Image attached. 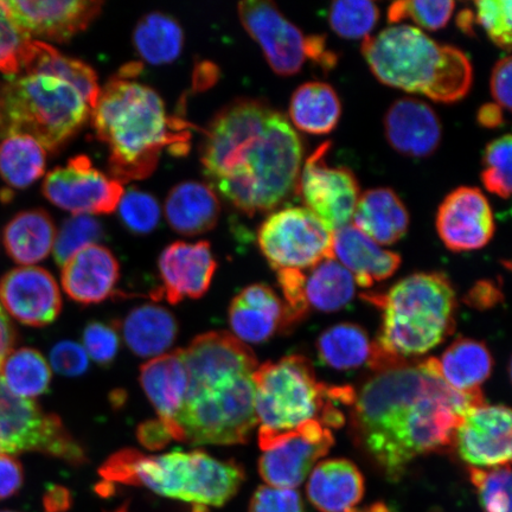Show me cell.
<instances>
[{"instance_id":"obj_6","label":"cell","mask_w":512,"mask_h":512,"mask_svg":"<svg viewBox=\"0 0 512 512\" xmlns=\"http://www.w3.org/2000/svg\"><path fill=\"white\" fill-rule=\"evenodd\" d=\"M108 483L144 486L155 494L196 505L198 509L223 507L246 480L234 460H220L203 451H174L163 456L124 448L100 467Z\"/></svg>"},{"instance_id":"obj_39","label":"cell","mask_w":512,"mask_h":512,"mask_svg":"<svg viewBox=\"0 0 512 512\" xmlns=\"http://www.w3.org/2000/svg\"><path fill=\"white\" fill-rule=\"evenodd\" d=\"M0 379L19 398L34 400L48 392L51 370L40 351L21 348L11 351L0 367Z\"/></svg>"},{"instance_id":"obj_37","label":"cell","mask_w":512,"mask_h":512,"mask_svg":"<svg viewBox=\"0 0 512 512\" xmlns=\"http://www.w3.org/2000/svg\"><path fill=\"white\" fill-rule=\"evenodd\" d=\"M47 151L36 139L14 134L0 142V177L12 189L30 187L46 171Z\"/></svg>"},{"instance_id":"obj_1","label":"cell","mask_w":512,"mask_h":512,"mask_svg":"<svg viewBox=\"0 0 512 512\" xmlns=\"http://www.w3.org/2000/svg\"><path fill=\"white\" fill-rule=\"evenodd\" d=\"M351 406V432L370 462L399 480L416 458L452 452L464 415L485 402L482 390L459 393L441 379L435 358L376 357Z\"/></svg>"},{"instance_id":"obj_19","label":"cell","mask_w":512,"mask_h":512,"mask_svg":"<svg viewBox=\"0 0 512 512\" xmlns=\"http://www.w3.org/2000/svg\"><path fill=\"white\" fill-rule=\"evenodd\" d=\"M4 4L18 27L29 37L60 43L85 31L104 6L94 0H6Z\"/></svg>"},{"instance_id":"obj_7","label":"cell","mask_w":512,"mask_h":512,"mask_svg":"<svg viewBox=\"0 0 512 512\" xmlns=\"http://www.w3.org/2000/svg\"><path fill=\"white\" fill-rule=\"evenodd\" d=\"M366 299L382 311L375 345L390 357L416 360L456 328L457 294L444 273H415Z\"/></svg>"},{"instance_id":"obj_3","label":"cell","mask_w":512,"mask_h":512,"mask_svg":"<svg viewBox=\"0 0 512 512\" xmlns=\"http://www.w3.org/2000/svg\"><path fill=\"white\" fill-rule=\"evenodd\" d=\"M126 67L101 89L91 112L96 138L110 149V172L120 183L149 177L166 147L182 155L189 132L171 118L159 94L133 80Z\"/></svg>"},{"instance_id":"obj_57","label":"cell","mask_w":512,"mask_h":512,"mask_svg":"<svg viewBox=\"0 0 512 512\" xmlns=\"http://www.w3.org/2000/svg\"><path fill=\"white\" fill-rule=\"evenodd\" d=\"M458 27L464 34L473 35V24H475V12L464 10L458 16Z\"/></svg>"},{"instance_id":"obj_42","label":"cell","mask_w":512,"mask_h":512,"mask_svg":"<svg viewBox=\"0 0 512 512\" xmlns=\"http://www.w3.org/2000/svg\"><path fill=\"white\" fill-rule=\"evenodd\" d=\"M104 230L101 223L89 215H74L64 221L56 232L54 243V258L57 264L63 266L64 262L72 258L80 249L96 245Z\"/></svg>"},{"instance_id":"obj_17","label":"cell","mask_w":512,"mask_h":512,"mask_svg":"<svg viewBox=\"0 0 512 512\" xmlns=\"http://www.w3.org/2000/svg\"><path fill=\"white\" fill-rule=\"evenodd\" d=\"M437 230L452 252L477 251L494 238L496 224L488 198L478 188L453 190L440 204Z\"/></svg>"},{"instance_id":"obj_49","label":"cell","mask_w":512,"mask_h":512,"mask_svg":"<svg viewBox=\"0 0 512 512\" xmlns=\"http://www.w3.org/2000/svg\"><path fill=\"white\" fill-rule=\"evenodd\" d=\"M248 512H305V509L297 490L264 485L254 492Z\"/></svg>"},{"instance_id":"obj_30","label":"cell","mask_w":512,"mask_h":512,"mask_svg":"<svg viewBox=\"0 0 512 512\" xmlns=\"http://www.w3.org/2000/svg\"><path fill=\"white\" fill-rule=\"evenodd\" d=\"M19 74L48 75L69 82L86 99L91 112L101 91L98 76L92 67L63 55L42 41L30 40L25 44Z\"/></svg>"},{"instance_id":"obj_35","label":"cell","mask_w":512,"mask_h":512,"mask_svg":"<svg viewBox=\"0 0 512 512\" xmlns=\"http://www.w3.org/2000/svg\"><path fill=\"white\" fill-rule=\"evenodd\" d=\"M355 292L354 277L336 259H325L304 271L303 294L309 312L342 310L354 298Z\"/></svg>"},{"instance_id":"obj_31","label":"cell","mask_w":512,"mask_h":512,"mask_svg":"<svg viewBox=\"0 0 512 512\" xmlns=\"http://www.w3.org/2000/svg\"><path fill=\"white\" fill-rule=\"evenodd\" d=\"M120 328L128 348L139 357H159L176 342L178 323L163 306L145 304L134 307Z\"/></svg>"},{"instance_id":"obj_29","label":"cell","mask_w":512,"mask_h":512,"mask_svg":"<svg viewBox=\"0 0 512 512\" xmlns=\"http://www.w3.org/2000/svg\"><path fill=\"white\" fill-rule=\"evenodd\" d=\"M356 227L377 245L389 246L400 241L409 227L408 210L389 188L371 189L358 198L354 216Z\"/></svg>"},{"instance_id":"obj_55","label":"cell","mask_w":512,"mask_h":512,"mask_svg":"<svg viewBox=\"0 0 512 512\" xmlns=\"http://www.w3.org/2000/svg\"><path fill=\"white\" fill-rule=\"evenodd\" d=\"M43 505L46 512H63L69 509L72 505V495L70 492L63 488V486L55 485L47 491L44 495Z\"/></svg>"},{"instance_id":"obj_43","label":"cell","mask_w":512,"mask_h":512,"mask_svg":"<svg viewBox=\"0 0 512 512\" xmlns=\"http://www.w3.org/2000/svg\"><path fill=\"white\" fill-rule=\"evenodd\" d=\"M454 8H456V3L452 0L396 2L388 9V21L394 24L405 21V19H412L421 29L437 31L445 28L450 22Z\"/></svg>"},{"instance_id":"obj_33","label":"cell","mask_w":512,"mask_h":512,"mask_svg":"<svg viewBox=\"0 0 512 512\" xmlns=\"http://www.w3.org/2000/svg\"><path fill=\"white\" fill-rule=\"evenodd\" d=\"M435 360L441 379L459 393L480 392L494 367L489 348L470 338L457 339Z\"/></svg>"},{"instance_id":"obj_16","label":"cell","mask_w":512,"mask_h":512,"mask_svg":"<svg viewBox=\"0 0 512 512\" xmlns=\"http://www.w3.org/2000/svg\"><path fill=\"white\" fill-rule=\"evenodd\" d=\"M511 411L486 402L464 415L453 440V450L469 467L489 469L510 464Z\"/></svg>"},{"instance_id":"obj_26","label":"cell","mask_w":512,"mask_h":512,"mask_svg":"<svg viewBox=\"0 0 512 512\" xmlns=\"http://www.w3.org/2000/svg\"><path fill=\"white\" fill-rule=\"evenodd\" d=\"M366 492V480L348 459L318 463L309 475L306 496L319 512H351Z\"/></svg>"},{"instance_id":"obj_14","label":"cell","mask_w":512,"mask_h":512,"mask_svg":"<svg viewBox=\"0 0 512 512\" xmlns=\"http://www.w3.org/2000/svg\"><path fill=\"white\" fill-rule=\"evenodd\" d=\"M47 200L73 215L111 214L124 195L123 183L95 169L87 156L50 171L42 185Z\"/></svg>"},{"instance_id":"obj_23","label":"cell","mask_w":512,"mask_h":512,"mask_svg":"<svg viewBox=\"0 0 512 512\" xmlns=\"http://www.w3.org/2000/svg\"><path fill=\"white\" fill-rule=\"evenodd\" d=\"M119 278L117 258L98 243L80 249L62 266L63 290L81 305L100 304L111 298Z\"/></svg>"},{"instance_id":"obj_10","label":"cell","mask_w":512,"mask_h":512,"mask_svg":"<svg viewBox=\"0 0 512 512\" xmlns=\"http://www.w3.org/2000/svg\"><path fill=\"white\" fill-rule=\"evenodd\" d=\"M239 16L243 27L259 44L268 64L278 75L299 73L307 60L324 69L336 66L337 55L329 49L326 37L304 35L274 3L246 0L239 4Z\"/></svg>"},{"instance_id":"obj_32","label":"cell","mask_w":512,"mask_h":512,"mask_svg":"<svg viewBox=\"0 0 512 512\" xmlns=\"http://www.w3.org/2000/svg\"><path fill=\"white\" fill-rule=\"evenodd\" d=\"M56 228L53 219L42 209L22 211L12 219L3 233L6 253L18 265L38 264L53 251Z\"/></svg>"},{"instance_id":"obj_12","label":"cell","mask_w":512,"mask_h":512,"mask_svg":"<svg viewBox=\"0 0 512 512\" xmlns=\"http://www.w3.org/2000/svg\"><path fill=\"white\" fill-rule=\"evenodd\" d=\"M334 232L306 208L278 211L262 222L258 243L262 254L275 271H305L332 254Z\"/></svg>"},{"instance_id":"obj_5","label":"cell","mask_w":512,"mask_h":512,"mask_svg":"<svg viewBox=\"0 0 512 512\" xmlns=\"http://www.w3.org/2000/svg\"><path fill=\"white\" fill-rule=\"evenodd\" d=\"M262 451L316 420L332 431L344 424L341 407H351L356 390L319 382L310 360L300 355L266 362L252 375Z\"/></svg>"},{"instance_id":"obj_54","label":"cell","mask_w":512,"mask_h":512,"mask_svg":"<svg viewBox=\"0 0 512 512\" xmlns=\"http://www.w3.org/2000/svg\"><path fill=\"white\" fill-rule=\"evenodd\" d=\"M17 342V332L14 324L6 315L2 304H0V367H2L5 358L14 351Z\"/></svg>"},{"instance_id":"obj_46","label":"cell","mask_w":512,"mask_h":512,"mask_svg":"<svg viewBox=\"0 0 512 512\" xmlns=\"http://www.w3.org/2000/svg\"><path fill=\"white\" fill-rule=\"evenodd\" d=\"M31 37L18 27L4 2H0V73L16 76L21 73V57Z\"/></svg>"},{"instance_id":"obj_47","label":"cell","mask_w":512,"mask_h":512,"mask_svg":"<svg viewBox=\"0 0 512 512\" xmlns=\"http://www.w3.org/2000/svg\"><path fill=\"white\" fill-rule=\"evenodd\" d=\"M477 22L498 48H511V2L510 0H478L475 3Z\"/></svg>"},{"instance_id":"obj_59","label":"cell","mask_w":512,"mask_h":512,"mask_svg":"<svg viewBox=\"0 0 512 512\" xmlns=\"http://www.w3.org/2000/svg\"><path fill=\"white\" fill-rule=\"evenodd\" d=\"M115 512H127V510H126V508H121L120 510L115 511Z\"/></svg>"},{"instance_id":"obj_56","label":"cell","mask_w":512,"mask_h":512,"mask_svg":"<svg viewBox=\"0 0 512 512\" xmlns=\"http://www.w3.org/2000/svg\"><path fill=\"white\" fill-rule=\"evenodd\" d=\"M477 121L485 128H498L504 124L503 108L497 104H485L479 108Z\"/></svg>"},{"instance_id":"obj_48","label":"cell","mask_w":512,"mask_h":512,"mask_svg":"<svg viewBox=\"0 0 512 512\" xmlns=\"http://www.w3.org/2000/svg\"><path fill=\"white\" fill-rule=\"evenodd\" d=\"M83 344L87 355L100 366H108L117 357L120 348V339L114 325L110 326L100 322H92L83 331Z\"/></svg>"},{"instance_id":"obj_50","label":"cell","mask_w":512,"mask_h":512,"mask_svg":"<svg viewBox=\"0 0 512 512\" xmlns=\"http://www.w3.org/2000/svg\"><path fill=\"white\" fill-rule=\"evenodd\" d=\"M50 363L57 373L68 377L85 374L89 366L86 350L72 341L57 343L50 352Z\"/></svg>"},{"instance_id":"obj_34","label":"cell","mask_w":512,"mask_h":512,"mask_svg":"<svg viewBox=\"0 0 512 512\" xmlns=\"http://www.w3.org/2000/svg\"><path fill=\"white\" fill-rule=\"evenodd\" d=\"M341 115V100L329 83L306 82L292 95L290 118L300 131L328 134L335 130Z\"/></svg>"},{"instance_id":"obj_52","label":"cell","mask_w":512,"mask_h":512,"mask_svg":"<svg viewBox=\"0 0 512 512\" xmlns=\"http://www.w3.org/2000/svg\"><path fill=\"white\" fill-rule=\"evenodd\" d=\"M511 57L507 56L496 63L491 75V93L497 105L504 110L511 108Z\"/></svg>"},{"instance_id":"obj_38","label":"cell","mask_w":512,"mask_h":512,"mask_svg":"<svg viewBox=\"0 0 512 512\" xmlns=\"http://www.w3.org/2000/svg\"><path fill=\"white\" fill-rule=\"evenodd\" d=\"M134 47L147 63L168 64L181 55L184 46V34L176 19L151 12L140 19L133 34Z\"/></svg>"},{"instance_id":"obj_51","label":"cell","mask_w":512,"mask_h":512,"mask_svg":"<svg viewBox=\"0 0 512 512\" xmlns=\"http://www.w3.org/2000/svg\"><path fill=\"white\" fill-rule=\"evenodd\" d=\"M23 483L22 464L10 454H0V501L15 496Z\"/></svg>"},{"instance_id":"obj_18","label":"cell","mask_w":512,"mask_h":512,"mask_svg":"<svg viewBox=\"0 0 512 512\" xmlns=\"http://www.w3.org/2000/svg\"><path fill=\"white\" fill-rule=\"evenodd\" d=\"M0 304L19 323L42 328L55 322L62 310L59 285L47 270L14 268L0 280Z\"/></svg>"},{"instance_id":"obj_24","label":"cell","mask_w":512,"mask_h":512,"mask_svg":"<svg viewBox=\"0 0 512 512\" xmlns=\"http://www.w3.org/2000/svg\"><path fill=\"white\" fill-rule=\"evenodd\" d=\"M140 383L172 439L182 441L176 424L189 388V374L182 350L170 352L143 364Z\"/></svg>"},{"instance_id":"obj_2","label":"cell","mask_w":512,"mask_h":512,"mask_svg":"<svg viewBox=\"0 0 512 512\" xmlns=\"http://www.w3.org/2000/svg\"><path fill=\"white\" fill-rule=\"evenodd\" d=\"M303 155L302 138L286 115L251 98L223 107L201 146L210 187L251 216L279 207L297 189Z\"/></svg>"},{"instance_id":"obj_20","label":"cell","mask_w":512,"mask_h":512,"mask_svg":"<svg viewBox=\"0 0 512 512\" xmlns=\"http://www.w3.org/2000/svg\"><path fill=\"white\" fill-rule=\"evenodd\" d=\"M158 267L163 286L153 297L178 304L185 298L200 299L208 292L217 262L209 242L178 241L160 254Z\"/></svg>"},{"instance_id":"obj_11","label":"cell","mask_w":512,"mask_h":512,"mask_svg":"<svg viewBox=\"0 0 512 512\" xmlns=\"http://www.w3.org/2000/svg\"><path fill=\"white\" fill-rule=\"evenodd\" d=\"M24 452L46 454L73 466L87 462L86 451L59 416L11 393L0 379V454Z\"/></svg>"},{"instance_id":"obj_44","label":"cell","mask_w":512,"mask_h":512,"mask_svg":"<svg viewBox=\"0 0 512 512\" xmlns=\"http://www.w3.org/2000/svg\"><path fill=\"white\" fill-rule=\"evenodd\" d=\"M512 140L510 134L499 137L486 146L483 158L482 182L486 190L504 200L511 194V156Z\"/></svg>"},{"instance_id":"obj_13","label":"cell","mask_w":512,"mask_h":512,"mask_svg":"<svg viewBox=\"0 0 512 512\" xmlns=\"http://www.w3.org/2000/svg\"><path fill=\"white\" fill-rule=\"evenodd\" d=\"M330 149L331 142H325L306 159L297 190L305 208L335 233L349 226L361 190L354 172L344 166L328 165Z\"/></svg>"},{"instance_id":"obj_28","label":"cell","mask_w":512,"mask_h":512,"mask_svg":"<svg viewBox=\"0 0 512 512\" xmlns=\"http://www.w3.org/2000/svg\"><path fill=\"white\" fill-rule=\"evenodd\" d=\"M165 217L178 234L196 236L216 226L221 204L209 184L189 181L176 185L166 197Z\"/></svg>"},{"instance_id":"obj_27","label":"cell","mask_w":512,"mask_h":512,"mask_svg":"<svg viewBox=\"0 0 512 512\" xmlns=\"http://www.w3.org/2000/svg\"><path fill=\"white\" fill-rule=\"evenodd\" d=\"M332 254L348 270L358 286L370 287L399 270L401 256L383 249L354 226L336 230Z\"/></svg>"},{"instance_id":"obj_22","label":"cell","mask_w":512,"mask_h":512,"mask_svg":"<svg viewBox=\"0 0 512 512\" xmlns=\"http://www.w3.org/2000/svg\"><path fill=\"white\" fill-rule=\"evenodd\" d=\"M384 132L396 152L413 158L433 155L441 143L443 127L430 105L414 98H401L384 117Z\"/></svg>"},{"instance_id":"obj_40","label":"cell","mask_w":512,"mask_h":512,"mask_svg":"<svg viewBox=\"0 0 512 512\" xmlns=\"http://www.w3.org/2000/svg\"><path fill=\"white\" fill-rule=\"evenodd\" d=\"M379 18V8L369 0H338L329 10L332 30L348 40L368 37Z\"/></svg>"},{"instance_id":"obj_15","label":"cell","mask_w":512,"mask_h":512,"mask_svg":"<svg viewBox=\"0 0 512 512\" xmlns=\"http://www.w3.org/2000/svg\"><path fill=\"white\" fill-rule=\"evenodd\" d=\"M334 444L328 427L316 420L306 422L264 451L259 459L260 476L273 488L296 490Z\"/></svg>"},{"instance_id":"obj_4","label":"cell","mask_w":512,"mask_h":512,"mask_svg":"<svg viewBox=\"0 0 512 512\" xmlns=\"http://www.w3.org/2000/svg\"><path fill=\"white\" fill-rule=\"evenodd\" d=\"M362 54L383 85L433 101L452 104L465 98L472 86L469 57L412 25H394L364 38Z\"/></svg>"},{"instance_id":"obj_36","label":"cell","mask_w":512,"mask_h":512,"mask_svg":"<svg viewBox=\"0 0 512 512\" xmlns=\"http://www.w3.org/2000/svg\"><path fill=\"white\" fill-rule=\"evenodd\" d=\"M317 350L320 360L335 370L347 371L370 364L375 345L360 325L342 323L331 326L319 336Z\"/></svg>"},{"instance_id":"obj_45","label":"cell","mask_w":512,"mask_h":512,"mask_svg":"<svg viewBox=\"0 0 512 512\" xmlns=\"http://www.w3.org/2000/svg\"><path fill=\"white\" fill-rule=\"evenodd\" d=\"M121 222L133 234L145 235L155 230L160 220V207L155 197L138 189L124 192L118 208Z\"/></svg>"},{"instance_id":"obj_58","label":"cell","mask_w":512,"mask_h":512,"mask_svg":"<svg viewBox=\"0 0 512 512\" xmlns=\"http://www.w3.org/2000/svg\"><path fill=\"white\" fill-rule=\"evenodd\" d=\"M351 512H394L392 509L388 507L386 503L377 502L373 505H369V507L358 510H352Z\"/></svg>"},{"instance_id":"obj_25","label":"cell","mask_w":512,"mask_h":512,"mask_svg":"<svg viewBox=\"0 0 512 512\" xmlns=\"http://www.w3.org/2000/svg\"><path fill=\"white\" fill-rule=\"evenodd\" d=\"M286 306L270 286L254 284L229 307V324L241 342L260 344L286 330Z\"/></svg>"},{"instance_id":"obj_60","label":"cell","mask_w":512,"mask_h":512,"mask_svg":"<svg viewBox=\"0 0 512 512\" xmlns=\"http://www.w3.org/2000/svg\"><path fill=\"white\" fill-rule=\"evenodd\" d=\"M0 512H17V511H11V510H2Z\"/></svg>"},{"instance_id":"obj_21","label":"cell","mask_w":512,"mask_h":512,"mask_svg":"<svg viewBox=\"0 0 512 512\" xmlns=\"http://www.w3.org/2000/svg\"><path fill=\"white\" fill-rule=\"evenodd\" d=\"M189 387L206 386L228 377L253 375L258 360L251 348L226 331L207 332L182 350Z\"/></svg>"},{"instance_id":"obj_53","label":"cell","mask_w":512,"mask_h":512,"mask_svg":"<svg viewBox=\"0 0 512 512\" xmlns=\"http://www.w3.org/2000/svg\"><path fill=\"white\" fill-rule=\"evenodd\" d=\"M137 438L147 450H162L172 440L170 433L166 430L160 420H149L138 427Z\"/></svg>"},{"instance_id":"obj_41","label":"cell","mask_w":512,"mask_h":512,"mask_svg":"<svg viewBox=\"0 0 512 512\" xmlns=\"http://www.w3.org/2000/svg\"><path fill=\"white\" fill-rule=\"evenodd\" d=\"M469 476L484 512H511L510 464L489 469L469 467Z\"/></svg>"},{"instance_id":"obj_8","label":"cell","mask_w":512,"mask_h":512,"mask_svg":"<svg viewBox=\"0 0 512 512\" xmlns=\"http://www.w3.org/2000/svg\"><path fill=\"white\" fill-rule=\"evenodd\" d=\"M91 107L69 82L19 74L0 81V138L25 134L54 152L85 125Z\"/></svg>"},{"instance_id":"obj_9","label":"cell","mask_w":512,"mask_h":512,"mask_svg":"<svg viewBox=\"0 0 512 512\" xmlns=\"http://www.w3.org/2000/svg\"><path fill=\"white\" fill-rule=\"evenodd\" d=\"M176 424L185 443L246 444L258 425L252 375L189 387Z\"/></svg>"}]
</instances>
